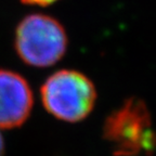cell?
<instances>
[{
	"instance_id": "4",
	"label": "cell",
	"mask_w": 156,
	"mask_h": 156,
	"mask_svg": "<svg viewBox=\"0 0 156 156\" xmlns=\"http://www.w3.org/2000/svg\"><path fill=\"white\" fill-rule=\"evenodd\" d=\"M34 105L32 88L21 74L0 69V129L25 124Z\"/></svg>"
},
{
	"instance_id": "3",
	"label": "cell",
	"mask_w": 156,
	"mask_h": 156,
	"mask_svg": "<svg viewBox=\"0 0 156 156\" xmlns=\"http://www.w3.org/2000/svg\"><path fill=\"white\" fill-rule=\"evenodd\" d=\"M104 136L115 147V155L134 156L155 146L146 106L139 100L127 101L104 125Z\"/></svg>"
},
{
	"instance_id": "2",
	"label": "cell",
	"mask_w": 156,
	"mask_h": 156,
	"mask_svg": "<svg viewBox=\"0 0 156 156\" xmlns=\"http://www.w3.org/2000/svg\"><path fill=\"white\" fill-rule=\"evenodd\" d=\"M14 48L19 58L33 67H49L66 52L65 29L53 17L40 13L25 16L15 29Z\"/></svg>"
},
{
	"instance_id": "1",
	"label": "cell",
	"mask_w": 156,
	"mask_h": 156,
	"mask_svg": "<svg viewBox=\"0 0 156 156\" xmlns=\"http://www.w3.org/2000/svg\"><path fill=\"white\" fill-rule=\"evenodd\" d=\"M40 98L46 111L56 119L77 122L91 113L97 92L92 81L80 72L61 69L42 83Z\"/></svg>"
},
{
	"instance_id": "5",
	"label": "cell",
	"mask_w": 156,
	"mask_h": 156,
	"mask_svg": "<svg viewBox=\"0 0 156 156\" xmlns=\"http://www.w3.org/2000/svg\"><path fill=\"white\" fill-rule=\"evenodd\" d=\"M23 3L29 5H40V7H46V5H52L58 0H21Z\"/></svg>"
},
{
	"instance_id": "6",
	"label": "cell",
	"mask_w": 156,
	"mask_h": 156,
	"mask_svg": "<svg viewBox=\"0 0 156 156\" xmlns=\"http://www.w3.org/2000/svg\"><path fill=\"white\" fill-rule=\"evenodd\" d=\"M5 154V140L2 134L0 133V156H3Z\"/></svg>"
}]
</instances>
